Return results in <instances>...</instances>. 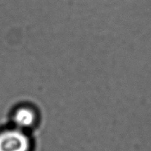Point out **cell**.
I'll list each match as a JSON object with an SVG mask.
<instances>
[{
	"instance_id": "obj_1",
	"label": "cell",
	"mask_w": 151,
	"mask_h": 151,
	"mask_svg": "<svg viewBox=\"0 0 151 151\" xmlns=\"http://www.w3.org/2000/svg\"><path fill=\"white\" fill-rule=\"evenodd\" d=\"M32 142L25 130L15 127L0 131V151H30Z\"/></svg>"
},
{
	"instance_id": "obj_2",
	"label": "cell",
	"mask_w": 151,
	"mask_h": 151,
	"mask_svg": "<svg viewBox=\"0 0 151 151\" xmlns=\"http://www.w3.org/2000/svg\"><path fill=\"white\" fill-rule=\"evenodd\" d=\"M11 118L14 127L26 131L36 124L38 116L33 107L23 105L14 110Z\"/></svg>"
}]
</instances>
